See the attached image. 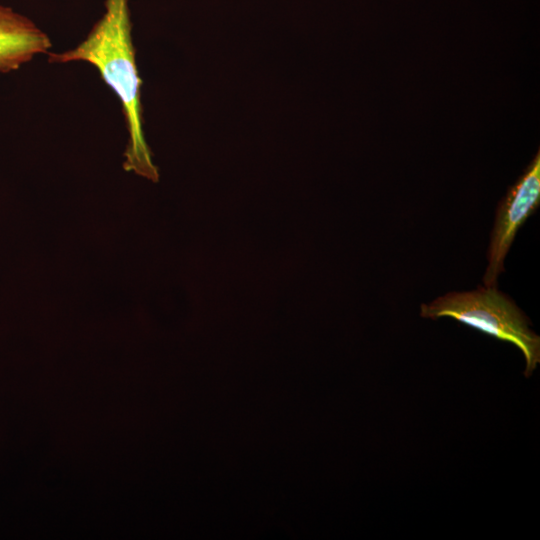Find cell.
Wrapping results in <instances>:
<instances>
[{"label": "cell", "mask_w": 540, "mask_h": 540, "mask_svg": "<svg viewBox=\"0 0 540 540\" xmlns=\"http://www.w3.org/2000/svg\"><path fill=\"white\" fill-rule=\"evenodd\" d=\"M135 55L128 0H105L104 14L85 39L73 49L49 52L48 61H83L96 67L122 106L128 132L125 169L155 180L158 171L143 131L141 79Z\"/></svg>", "instance_id": "1"}, {"label": "cell", "mask_w": 540, "mask_h": 540, "mask_svg": "<svg viewBox=\"0 0 540 540\" xmlns=\"http://www.w3.org/2000/svg\"><path fill=\"white\" fill-rule=\"evenodd\" d=\"M51 47L49 36L31 19L0 4V73L18 70Z\"/></svg>", "instance_id": "4"}, {"label": "cell", "mask_w": 540, "mask_h": 540, "mask_svg": "<svg viewBox=\"0 0 540 540\" xmlns=\"http://www.w3.org/2000/svg\"><path fill=\"white\" fill-rule=\"evenodd\" d=\"M422 318L450 317L489 336L514 344L522 352L524 375L531 376L540 362V337L515 302L497 286L449 292L420 306Z\"/></svg>", "instance_id": "2"}, {"label": "cell", "mask_w": 540, "mask_h": 540, "mask_svg": "<svg viewBox=\"0 0 540 540\" xmlns=\"http://www.w3.org/2000/svg\"><path fill=\"white\" fill-rule=\"evenodd\" d=\"M540 204V154H536L524 173L511 186L497 207L487 252L484 286H497L504 261L516 233Z\"/></svg>", "instance_id": "3"}]
</instances>
